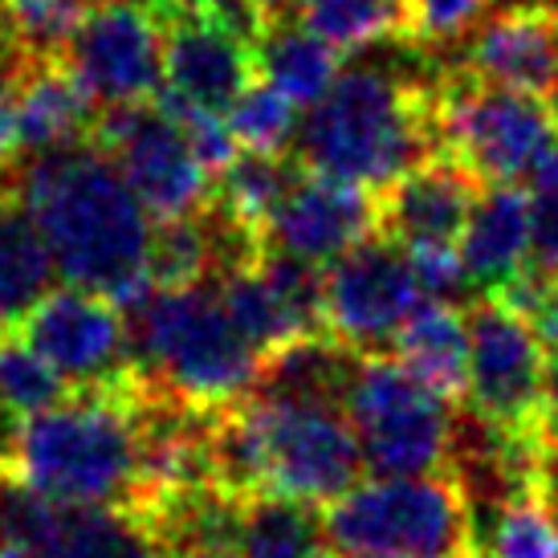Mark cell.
Segmentation results:
<instances>
[{
  "instance_id": "1",
  "label": "cell",
  "mask_w": 558,
  "mask_h": 558,
  "mask_svg": "<svg viewBox=\"0 0 558 558\" xmlns=\"http://www.w3.org/2000/svg\"><path fill=\"white\" fill-rule=\"evenodd\" d=\"M13 192L29 204L37 229L70 286L119 306H140L151 281V213L98 143L29 156Z\"/></svg>"
},
{
  "instance_id": "2",
  "label": "cell",
  "mask_w": 558,
  "mask_h": 558,
  "mask_svg": "<svg viewBox=\"0 0 558 558\" xmlns=\"http://www.w3.org/2000/svg\"><path fill=\"white\" fill-rule=\"evenodd\" d=\"M13 469L37 494L74 510H135L147 485L140 375L74 388L16 428Z\"/></svg>"
},
{
  "instance_id": "3",
  "label": "cell",
  "mask_w": 558,
  "mask_h": 558,
  "mask_svg": "<svg viewBox=\"0 0 558 558\" xmlns=\"http://www.w3.org/2000/svg\"><path fill=\"white\" fill-rule=\"evenodd\" d=\"M433 78L391 65L339 70L298 126V159L314 175L384 192L436 156Z\"/></svg>"
},
{
  "instance_id": "4",
  "label": "cell",
  "mask_w": 558,
  "mask_h": 558,
  "mask_svg": "<svg viewBox=\"0 0 558 558\" xmlns=\"http://www.w3.org/2000/svg\"><path fill=\"white\" fill-rule=\"evenodd\" d=\"M131 363L163 396L217 412L257 388L265 355L245 339L217 281L156 286L131 306Z\"/></svg>"
},
{
  "instance_id": "5",
  "label": "cell",
  "mask_w": 558,
  "mask_h": 558,
  "mask_svg": "<svg viewBox=\"0 0 558 558\" xmlns=\"http://www.w3.org/2000/svg\"><path fill=\"white\" fill-rule=\"evenodd\" d=\"M436 151L481 184H522L558 151V114L543 94L477 78L461 62L440 65L433 86Z\"/></svg>"
},
{
  "instance_id": "6",
  "label": "cell",
  "mask_w": 558,
  "mask_h": 558,
  "mask_svg": "<svg viewBox=\"0 0 558 558\" xmlns=\"http://www.w3.org/2000/svg\"><path fill=\"white\" fill-rule=\"evenodd\" d=\"M342 408L355 424L363 461L375 477L449 473L457 403L424 388L400 359H388L384 351L359 359Z\"/></svg>"
},
{
  "instance_id": "7",
  "label": "cell",
  "mask_w": 558,
  "mask_h": 558,
  "mask_svg": "<svg viewBox=\"0 0 558 558\" xmlns=\"http://www.w3.org/2000/svg\"><path fill=\"white\" fill-rule=\"evenodd\" d=\"M326 534L347 558H465V497L449 473L375 477L330 506Z\"/></svg>"
},
{
  "instance_id": "8",
  "label": "cell",
  "mask_w": 558,
  "mask_h": 558,
  "mask_svg": "<svg viewBox=\"0 0 558 558\" xmlns=\"http://www.w3.org/2000/svg\"><path fill=\"white\" fill-rule=\"evenodd\" d=\"M469 408L497 428L538 440L546 420V347L501 298L469 302Z\"/></svg>"
},
{
  "instance_id": "9",
  "label": "cell",
  "mask_w": 558,
  "mask_h": 558,
  "mask_svg": "<svg viewBox=\"0 0 558 558\" xmlns=\"http://www.w3.org/2000/svg\"><path fill=\"white\" fill-rule=\"evenodd\" d=\"M94 143L114 159V168L123 171L156 220L192 217L213 201L217 175L201 163L180 123L159 107V98L107 107Z\"/></svg>"
},
{
  "instance_id": "10",
  "label": "cell",
  "mask_w": 558,
  "mask_h": 558,
  "mask_svg": "<svg viewBox=\"0 0 558 558\" xmlns=\"http://www.w3.org/2000/svg\"><path fill=\"white\" fill-rule=\"evenodd\" d=\"M420 302L424 294L408 248L384 233L342 253L326 274V330L363 355L396 342Z\"/></svg>"
},
{
  "instance_id": "11",
  "label": "cell",
  "mask_w": 558,
  "mask_h": 558,
  "mask_svg": "<svg viewBox=\"0 0 558 558\" xmlns=\"http://www.w3.org/2000/svg\"><path fill=\"white\" fill-rule=\"evenodd\" d=\"M168 21L159 0H98L70 46V65L107 107L147 102L163 90Z\"/></svg>"
},
{
  "instance_id": "12",
  "label": "cell",
  "mask_w": 558,
  "mask_h": 558,
  "mask_svg": "<svg viewBox=\"0 0 558 558\" xmlns=\"http://www.w3.org/2000/svg\"><path fill=\"white\" fill-rule=\"evenodd\" d=\"M25 339L33 351L62 375L70 388H114L131 379V326L119 302L70 286L49 290L25 318Z\"/></svg>"
},
{
  "instance_id": "13",
  "label": "cell",
  "mask_w": 558,
  "mask_h": 558,
  "mask_svg": "<svg viewBox=\"0 0 558 558\" xmlns=\"http://www.w3.org/2000/svg\"><path fill=\"white\" fill-rule=\"evenodd\" d=\"M163 21H168V49H163L159 94L229 119L241 94L253 82H262L257 41L196 13H163Z\"/></svg>"
},
{
  "instance_id": "14",
  "label": "cell",
  "mask_w": 558,
  "mask_h": 558,
  "mask_svg": "<svg viewBox=\"0 0 558 558\" xmlns=\"http://www.w3.org/2000/svg\"><path fill=\"white\" fill-rule=\"evenodd\" d=\"M379 225H384L379 192L302 171L294 192L269 220L265 245L311 265H335L342 253L379 236Z\"/></svg>"
},
{
  "instance_id": "15",
  "label": "cell",
  "mask_w": 558,
  "mask_h": 558,
  "mask_svg": "<svg viewBox=\"0 0 558 558\" xmlns=\"http://www.w3.org/2000/svg\"><path fill=\"white\" fill-rule=\"evenodd\" d=\"M481 180L449 156H428L424 163L400 175L379 192L384 225L379 233L400 241L403 248L416 245H457L469 225V213L481 196Z\"/></svg>"
},
{
  "instance_id": "16",
  "label": "cell",
  "mask_w": 558,
  "mask_h": 558,
  "mask_svg": "<svg viewBox=\"0 0 558 558\" xmlns=\"http://www.w3.org/2000/svg\"><path fill=\"white\" fill-rule=\"evenodd\" d=\"M461 65L477 78L530 94H555L558 86V25L550 0H518L481 21L469 37Z\"/></svg>"
},
{
  "instance_id": "17",
  "label": "cell",
  "mask_w": 558,
  "mask_h": 558,
  "mask_svg": "<svg viewBox=\"0 0 558 558\" xmlns=\"http://www.w3.org/2000/svg\"><path fill=\"white\" fill-rule=\"evenodd\" d=\"M13 119L21 151L41 156L94 143L102 110L70 58H29L13 86Z\"/></svg>"
},
{
  "instance_id": "18",
  "label": "cell",
  "mask_w": 558,
  "mask_h": 558,
  "mask_svg": "<svg viewBox=\"0 0 558 558\" xmlns=\"http://www.w3.org/2000/svg\"><path fill=\"white\" fill-rule=\"evenodd\" d=\"M530 253H534L530 192H518V184L481 187L461 233V257L477 294H497L513 278H522L530 269Z\"/></svg>"
},
{
  "instance_id": "19",
  "label": "cell",
  "mask_w": 558,
  "mask_h": 558,
  "mask_svg": "<svg viewBox=\"0 0 558 558\" xmlns=\"http://www.w3.org/2000/svg\"><path fill=\"white\" fill-rule=\"evenodd\" d=\"M396 359L440 400H469V323L449 302H420L396 335Z\"/></svg>"
},
{
  "instance_id": "20",
  "label": "cell",
  "mask_w": 558,
  "mask_h": 558,
  "mask_svg": "<svg viewBox=\"0 0 558 558\" xmlns=\"http://www.w3.org/2000/svg\"><path fill=\"white\" fill-rule=\"evenodd\" d=\"M53 274L58 262L29 204L16 196L13 184H0V330L29 318L33 306L49 294Z\"/></svg>"
},
{
  "instance_id": "21",
  "label": "cell",
  "mask_w": 558,
  "mask_h": 558,
  "mask_svg": "<svg viewBox=\"0 0 558 558\" xmlns=\"http://www.w3.org/2000/svg\"><path fill=\"white\" fill-rule=\"evenodd\" d=\"M323 506L281 494H248L241 501L236 558H335Z\"/></svg>"
},
{
  "instance_id": "22",
  "label": "cell",
  "mask_w": 558,
  "mask_h": 558,
  "mask_svg": "<svg viewBox=\"0 0 558 558\" xmlns=\"http://www.w3.org/2000/svg\"><path fill=\"white\" fill-rule=\"evenodd\" d=\"M257 58H262V78L278 86L298 110L314 107L335 78H339V49L311 33L302 21L286 16L265 25L262 41H257Z\"/></svg>"
},
{
  "instance_id": "23",
  "label": "cell",
  "mask_w": 558,
  "mask_h": 558,
  "mask_svg": "<svg viewBox=\"0 0 558 558\" xmlns=\"http://www.w3.org/2000/svg\"><path fill=\"white\" fill-rule=\"evenodd\" d=\"M465 558H558V518L538 489L489 506H465Z\"/></svg>"
},
{
  "instance_id": "24",
  "label": "cell",
  "mask_w": 558,
  "mask_h": 558,
  "mask_svg": "<svg viewBox=\"0 0 558 558\" xmlns=\"http://www.w3.org/2000/svg\"><path fill=\"white\" fill-rule=\"evenodd\" d=\"M302 159H286V151H241L229 168L217 175L213 184V204L220 213H229L236 225L253 229L257 236H265L274 213L281 208V201L294 192V184L302 180Z\"/></svg>"
},
{
  "instance_id": "25",
  "label": "cell",
  "mask_w": 558,
  "mask_h": 558,
  "mask_svg": "<svg viewBox=\"0 0 558 558\" xmlns=\"http://www.w3.org/2000/svg\"><path fill=\"white\" fill-rule=\"evenodd\" d=\"M298 21L339 53H351L412 37V0H302Z\"/></svg>"
},
{
  "instance_id": "26",
  "label": "cell",
  "mask_w": 558,
  "mask_h": 558,
  "mask_svg": "<svg viewBox=\"0 0 558 558\" xmlns=\"http://www.w3.org/2000/svg\"><path fill=\"white\" fill-rule=\"evenodd\" d=\"M98 0H0V41L25 58H65Z\"/></svg>"
},
{
  "instance_id": "27",
  "label": "cell",
  "mask_w": 558,
  "mask_h": 558,
  "mask_svg": "<svg viewBox=\"0 0 558 558\" xmlns=\"http://www.w3.org/2000/svg\"><path fill=\"white\" fill-rule=\"evenodd\" d=\"M65 396V379L33 351V342L25 335L0 330V412L21 428L29 416L53 408Z\"/></svg>"
},
{
  "instance_id": "28",
  "label": "cell",
  "mask_w": 558,
  "mask_h": 558,
  "mask_svg": "<svg viewBox=\"0 0 558 558\" xmlns=\"http://www.w3.org/2000/svg\"><path fill=\"white\" fill-rule=\"evenodd\" d=\"M58 558H163L156 534L131 510H78Z\"/></svg>"
},
{
  "instance_id": "29",
  "label": "cell",
  "mask_w": 558,
  "mask_h": 558,
  "mask_svg": "<svg viewBox=\"0 0 558 558\" xmlns=\"http://www.w3.org/2000/svg\"><path fill=\"white\" fill-rule=\"evenodd\" d=\"M229 126L248 151H286L298 140V107L269 82H253L229 110Z\"/></svg>"
},
{
  "instance_id": "30",
  "label": "cell",
  "mask_w": 558,
  "mask_h": 558,
  "mask_svg": "<svg viewBox=\"0 0 558 558\" xmlns=\"http://www.w3.org/2000/svg\"><path fill=\"white\" fill-rule=\"evenodd\" d=\"M408 257H412V269H416L420 294L428 302H449V306L465 302L469 306L473 298H481L457 245H416L408 248Z\"/></svg>"
},
{
  "instance_id": "31",
  "label": "cell",
  "mask_w": 558,
  "mask_h": 558,
  "mask_svg": "<svg viewBox=\"0 0 558 558\" xmlns=\"http://www.w3.org/2000/svg\"><path fill=\"white\" fill-rule=\"evenodd\" d=\"M530 220H534L530 269H538L543 278H558V151L530 184Z\"/></svg>"
},
{
  "instance_id": "32",
  "label": "cell",
  "mask_w": 558,
  "mask_h": 558,
  "mask_svg": "<svg viewBox=\"0 0 558 558\" xmlns=\"http://www.w3.org/2000/svg\"><path fill=\"white\" fill-rule=\"evenodd\" d=\"M494 0H412V37L416 46H445L469 33Z\"/></svg>"
},
{
  "instance_id": "33",
  "label": "cell",
  "mask_w": 558,
  "mask_h": 558,
  "mask_svg": "<svg viewBox=\"0 0 558 558\" xmlns=\"http://www.w3.org/2000/svg\"><path fill=\"white\" fill-rule=\"evenodd\" d=\"M25 62L29 58L21 49L0 41V171L9 168L13 156L21 151V143H16V119H13V86Z\"/></svg>"
},
{
  "instance_id": "34",
  "label": "cell",
  "mask_w": 558,
  "mask_h": 558,
  "mask_svg": "<svg viewBox=\"0 0 558 558\" xmlns=\"http://www.w3.org/2000/svg\"><path fill=\"white\" fill-rule=\"evenodd\" d=\"M534 485L550 513L558 518V428L538 436V465H534Z\"/></svg>"
},
{
  "instance_id": "35",
  "label": "cell",
  "mask_w": 558,
  "mask_h": 558,
  "mask_svg": "<svg viewBox=\"0 0 558 558\" xmlns=\"http://www.w3.org/2000/svg\"><path fill=\"white\" fill-rule=\"evenodd\" d=\"M530 323H534V335L546 347V355H558V278H546L543 294L530 311Z\"/></svg>"
},
{
  "instance_id": "36",
  "label": "cell",
  "mask_w": 558,
  "mask_h": 558,
  "mask_svg": "<svg viewBox=\"0 0 558 558\" xmlns=\"http://www.w3.org/2000/svg\"><path fill=\"white\" fill-rule=\"evenodd\" d=\"M257 4V13L265 16V25H274V21H286V16H294V9L302 0H253Z\"/></svg>"
},
{
  "instance_id": "37",
  "label": "cell",
  "mask_w": 558,
  "mask_h": 558,
  "mask_svg": "<svg viewBox=\"0 0 558 558\" xmlns=\"http://www.w3.org/2000/svg\"><path fill=\"white\" fill-rule=\"evenodd\" d=\"M13 440H16V424L0 412V465H13Z\"/></svg>"
},
{
  "instance_id": "38",
  "label": "cell",
  "mask_w": 558,
  "mask_h": 558,
  "mask_svg": "<svg viewBox=\"0 0 558 558\" xmlns=\"http://www.w3.org/2000/svg\"><path fill=\"white\" fill-rule=\"evenodd\" d=\"M163 558H236L229 550H204V546H180V550H159Z\"/></svg>"
},
{
  "instance_id": "39",
  "label": "cell",
  "mask_w": 558,
  "mask_h": 558,
  "mask_svg": "<svg viewBox=\"0 0 558 558\" xmlns=\"http://www.w3.org/2000/svg\"><path fill=\"white\" fill-rule=\"evenodd\" d=\"M550 107H555V114H558V86H555V102H550Z\"/></svg>"
},
{
  "instance_id": "40",
  "label": "cell",
  "mask_w": 558,
  "mask_h": 558,
  "mask_svg": "<svg viewBox=\"0 0 558 558\" xmlns=\"http://www.w3.org/2000/svg\"><path fill=\"white\" fill-rule=\"evenodd\" d=\"M372 558H400V555H372Z\"/></svg>"
},
{
  "instance_id": "41",
  "label": "cell",
  "mask_w": 558,
  "mask_h": 558,
  "mask_svg": "<svg viewBox=\"0 0 558 558\" xmlns=\"http://www.w3.org/2000/svg\"><path fill=\"white\" fill-rule=\"evenodd\" d=\"M555 25H558V4H555Z\"/></svg>"
}]
</instances>
